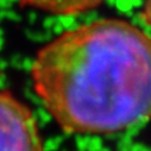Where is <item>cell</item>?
Listing matches in <instances>:
<instances>
[{
  "instance_id": "6da1fadb",
  "label": "cell",
  "mask_w": 151,
  "mask_h": 151,
  "mask_svg": "<svg viewBox=\"0 0 151 151\" xmlns=\"http://www.w3.org/2000/svg\"><path fill=\"white\" fill-rule=\"evenodd\" d=\"M30 76L65 132L112 134L151 120V36L125 19L62 32L38 50Z\"/></svg>"
},
{
  "instance_id": "7a4b0ae2",
  "label": "cell",
  "mask_w": 151,
  "mask_h": 151,
  "mask_svg": "<svg viewBox=\"0 0 151 151\" xmlns=\"http://www.w3.org/2000/svg\"><path fill=\"white\" fill-rule=\"evenodd\" d=\"M0 151H44L31 109L9 92L0 91Z\"/></svg>"
},
{
  "instance_id": "3957f363",
  "label": "cell",
  "mask_w": 151,
  "mask_h": 151,
  "mask_svg": "<svg viewBox=\"0 0 151 151\" xmlns=\"http://www.w3.org/2000/svg\"><path fill=\"white\" fill-rule=\"evenodd\" d=\"M29 7L55 16H78L98 7L104 0H19Z\"/></svg>"
},
{
  "instance_id": "277c9868",
  "label": "cell",
  "mask_w": 151,
  "mask_h": 151,
  "mask_svg": "<svg viewBox=\"0 0 151 151\" xmlns=\"http://www.w3.org/2000/svg\"><path fill=\"white\" fill-rule=\"evenodd\" d=\"M142 17L144 19V22L151 26V0H145L144 1V6H143V11H142Z\"/></svg>"
}]
</instances>
